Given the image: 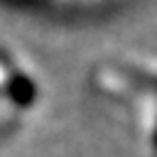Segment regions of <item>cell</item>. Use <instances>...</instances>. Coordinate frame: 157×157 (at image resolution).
Here are the masks:
<instances>
[]
</instances>
